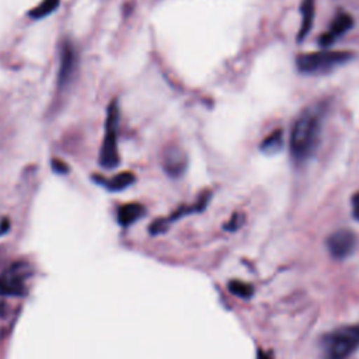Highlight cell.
<instances>
[{"label": "cell", "instance_id": "6da1fadb", "mask_svg": "<svg viewBox=\"0 0 359 359\" xmlns=\"http://www.w3.org/2000/svg\"><path fill=\"white\" fill-rule=\"evenodd\" d=\"M321 135V116L316 109L302 112L293 122L290 132V153L296 161L313 156Z\"/></svg>", "mask_w": 359, "mask_h": 359}, {"label": "cell", "instance_id": "7a4b0ae2", "mask_svg": "<svg viewBox=\"0 0 359 359\" xmlns=\"http://www.w3.org/2000/svg\"><path fill=\"white\" fill-rule=\"evenodd\" d=\"M359 349V324L338 327L320 341L323 359H348Z\"/></svg>", "mask_w": 359, "mask_h": 359}, {"label": "cell", "instance_id": "3957f363", "mask_svg": "<svg viewBox=\"0 0 359 359\" xmlns=\"http://www.w3.org/2000/svg\"><path fill=\"white\" fill-rule=\"evenodd\" d=\"M118 125H119V102L112 100L107 107L105 130L98 154V164L104 170H114L119 165L118 153Z\"/></svg>", "mask_w": 359, "mask_h": 359}, {"label": "cell", "instance_id": "277c9868", "mask_svg": "<svg viewBox=\"0 0 359 359\" xmlns=\"http://www.w3.org/2000/svg\"><path fill=\"white\" fill-rule=\"evenodd\" d=\"M31 275L32 268L25 261L13 262L8 268H6L0 275V302L25 296Z\"/></svg>", "mask_w": 359, "mask_h": 359}, {"label": "cell", "instance_id": "5b68a950", "mask_svg": "<svg viewBox=\"0 0 359 359\" xmlns=\"http://www.w3.org/2000/svg\"><path fill=\"white\" fill-rule=\"evenodd\" d=\"M351 57L352 53L346 50H320L297 56L296 63L300 72L317 74L330 72L346 63Z\"/></svg>", "mask_w": 359, "mask_h": 359}, {"label": "cell", "instance_id": "8992f818", "mask_svg": "<svg viewBox=\"0 0 359 359\" xmlns=\"http://www.w3.org/2000/svg\"><path fill=\"white\" fill-rule=\"evenodd\" d=\"M356 245L355 234L351 230L341 229L331 233L327 238V248L332 258L335 259H345L348 258Z\"/></svg>", "mask_w": 359, "mask_h": 359}, {"label": "cell", "instance_id": "52a82bcc", "mask_svg": "<svg viewBox=\"0 0 359 359\" xmlns=\"http://www.w3.org/2000/svg\"><path fill=\"white\" fill-rule=\"evenodd\" d=\"M77 67V53L70 41H65L60 50V63L57 70V87L63 90L73 80Z\"/></svg>", "mask_w": 359, "mask_h": 359}, {"label": "cell", "instance_id": "ba28073f", "mask_svg": "<svg viewBox=\"0 0 359 359\" xmlns=\"http://www.w3.org/2000/svg\"><path fill=\"white\" fill-rule=\"evenodd\" d=\"M163 168L171 178H180L187 168V157L177 144H170L163 154Z\"/></svg>", "mask_w": 359, "mask_h": 359}, {"label": "cell", "instance_id": "9c48e42d", "mask_svg": "<svg viewBox=\"0 0 359 359\" xmlns=\"http://www.w3.org/2000/svg\"><path fill=\"white\" fill-rule=\"evenodd\" d=\"M209 198H210V194H209V192H205L203 195L199 196V199H198L194 205L182 206V208H180L175 213H172L168 219H164V220L161 219V220L154 222V223L150 226V233H153V234L160 233V231H163V224H164V223H170V222H172V220H175V219H180V217L184 216V215H189V213H195V212L203 210L205 206H206V203H208V201H209Z\"/></svg>", "mask_w": 359, "mask_h": 359}, {"label": "cell", "instance_id": "30bf717a", "mask_svg": "<svg viewBox=\"0 0 359 359\" xmlns=\"http://www.w3.org/2000/svg\"><path fill=\"white\" fill-rule=\"evenodd\" d=\"M352 27V17L349 14H338L330 25V29L320 36L321 45H331L337 38L344 35Z\"/></svg>", "mask_w": 359, "mask_h": 359}, {"label": "cell", "instance_id": "8fae6325", "mask_svg": "<svg viewBox=\"0 0 359 359\" xmlns=\"http://www.w3.org/2000/svg\"><path fill=\"white\" fill-rule=\"evenodd\" d=\"M93 180L102 185L104 188H107L108 191H112V192H116V191H122L128 187H130L135 181H136V177L132 171H122L111 178H105V177H93Z\"/></svg>", "mask_w": 359, "mask_h": 359}, {"label": "cell", "instance_id": "7c38bea8", "mask_svg": "<svg viewBox=\"0 0 359 359\" xmlns=\"http://www.w3.org/2000/svg\"><path fill=\"white\" fill-rule=\"evenodd\" d=\"M144 206L137 203V202H130L119 206L118 213H116V220L121 226L126 227L139 220L144 215Z\"/></svg>", "mask_w": 359, "mask_h": 359}, {"label": "cell", "instance_id": "4fadbf2b", "mask_svg": "<svg viewBox=\"0 0 359 359\" xmlns=\"http://www.w3.org/2000/svg\"><path fill=\"white\" fill-rule=\"evenodd\" d=\"M313 17H314V0H303L302 1V24L299 31V41H302L310 31L313 25Z\"/></svg>", "mask_w": 359, "mask_h": 359}, {"label": "cell", "instance_id": "5bb4252c", "mask_svg": "<svg viewBox=\"0 0 359 359\" xmlns=\"http://www.w3.org/2000/svg\"><path fill=\"white\" fill-rule=\"evenodd\" d=\"M60 4V0H41L34 8L28 11V17L32 20H41L52 14Z\"/></svg>", "mask_w": 359, "mask_h": 359}, {"label": "cell", "instance_id": "9a60e30c", "mask_svg": "<svg viewBox=\"0 0 359 359\" xmlns=\"http://www.w3.org/2000/svg\"><path fill=\"white\" fill-rule=\"evenodd\" d=\"M282 143H283L282 130L276 129L264 139V142L261 143V150H264L265 153H275L282 147Z\"/></svg>", "mask_w": 359, "mask_h": 359}, {"label": "cell", "instance_id": "2e32d148", "mask_svg": "<svg viewBox=\"0 0 359 359\" xmlns=\"http://www.w3.org/2000/svg\"><path fill=\"white\" fill-rule=\"evenodd\" d=\"M229 290L240 297H250L252 294V287L248 283L240 282V280H231L229 283Z\"/></svg>", "mask_w": 359, "mask_h": 359}, {"label": "cell", "instance_id": "e0dca14e", "mask_svg": "<svg viewBox=\"0 0 359 359\" xmlns=\"http://www.w3.org/2000/svg\"><path fill=\"white\" fill-rule=\"evenodd\" d=\"M50 167L56 174H66L69 171V167L65 161L59 160V158H52L50 161Z\"/></svg>", "mask_w": 359, "mask_h": 359}, {"label": "cell", "instance_id": "ac0fdd59", "mask_svg": "<svg viewBox=\"0 0 359 359\" xmlns=\"http://www.w3.org/2000/svg\"><path fill=\"white\" fill-rule=\"evenodd\" d=\"M352 213L356 220H359V192H356L352 198Z\"/></svg>", "mask_w": 359, "mask_h": 359}, {"label": "cell", "instance_id": "d6986e66", "mask_svg": "<svg viewBox=\"0 0 359 359\" xmlns=\"http://www.w3.org/2000/svg\"><path fill=\"white\" fill-rule=\"evenodd\" d=\"M257 359H272L268 353H265L264 351H258V355H257Z\"/></svg>", "mask_w": 359, "mask_h": 359}]
</instances>
